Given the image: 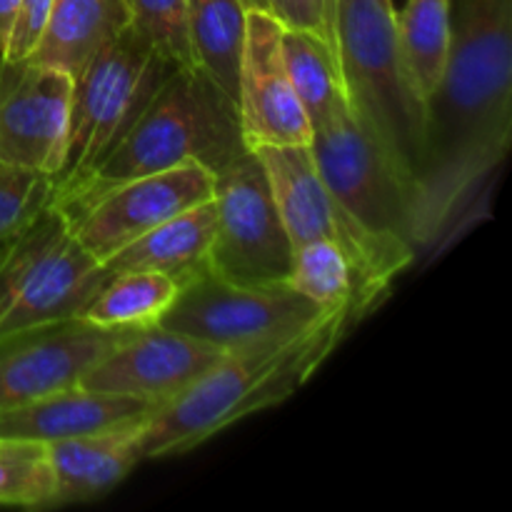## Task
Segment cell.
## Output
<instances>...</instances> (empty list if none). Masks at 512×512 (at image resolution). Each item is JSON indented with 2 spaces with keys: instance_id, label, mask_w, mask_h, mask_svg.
<instances>
[{
  "instance_id": "13",
  "label": "cell",
  "mask_w": 512,
  "mask_h": 512,
  "mask_svg": "<svg viewBox=\"0 0 512 512\" xmlns=\"http://www.w3.org/2000/svg\"><path fill=\"white\" fill-rule=\"evenodd\" d=\"M283 28L265 10H248L238 68L240 130L248 150L310 145L313 128L300 105L280 48Z\"/></svg>"
},
{
  "instance_id": "16",
  "label": "cell",
  "mask_w": 512,
  "mask_h": 512,
  "mask_svg": "<svg viewBox=\"0 0 512 512\" xmlns=\"http://www.w3.org/2000/svg\"><path fill=\"white\" fill-rule=\"evenodd\" d=\"M140 428L143 423L120 425L48 443L55 473L53 508L88 503L118 488L143 463L138 445Z\"/></svg>"
},
{
  "instance_id": "5",
  "label": "cell",
  "mask_w": 512,
  "mask_h": 512,
  "mask_svg": "<svg viewBox=\"0 0 512 512\" xmlns=\"http://www.w3.org/2000/svg\"><path fill=\"white\" fill-rule=\"evenodd\" d=\"M255 153L268 175L293 250L310 240H328L348 255L355 273V310L363 318L413 263L415 248L363 228L325 188L310 145H278Z\"/></svg>"
},
{
  "instance_id": "21",
  "label": "cell",
  "mask_w": 512,
  "mask_h": 512,
  "mask_svg": "<svg viewBox=\"0 0 512 512\" xmlns=\"http://www.w3.org/2000/svg\"><path fill=\"white\" fill-rule=\"evenodd\" d=\"M180 290L183 285L163 273H150V270L115 273L83 305L78 318L100 328H148L163 318Z\"/></svg>"
},
{
  "instance_id": "12",
  "label": "cell",
  "mask_w": 512,
  "mask_h": 512,
  "mask_svg": "<svg viewBox=\"0 0 512 512\" xmlns=\"http://www.w3.org/2000/svg\"><path fill=\"white\" fill-rule=\"evenodd\" d=\"M73 78L35 60L0 58V160L50 175L60 170Z\"/></svg>"
},
{
  "instance_id": "15",
  "label": "cell",
  "mask_w": 512,
  "mask_h": 512,
  "mask_svg": "<svg viewBox=\"0 0 512 512\" xmlns=\"http://www.w3.org/2000/svg\"><path fill=\"white\" fill-rule=\"evenodd\" d=\"M155 410L158 405L145 400L73 385L30 403L0 410V438L38 440L48 445L120 425L145 423Z\"/></svg>"
},
{
  "instance_id": "28",
  "label": "cell",
  "mask_w": 512,
  "mask_h": 512,
  "mask_svg": "<svg viewBox=\"0 0 512 512\" xmlns=\"http://www.w3.org/2000/svg\"><path fill=\"white\" fill-rule=\"evenodd\" d=\"M50 10H53V0H20L8 45H5V58L25 60L35 53L45 33V25H48Z\"/></svg>"
},
{
  "instance_id": "4",
  "label": "cell",
  "mask_w": 512,
  "mask_h": 512,
  "mask_svg": "<svg viewBox=\"0 0 512 512\" xmlns=\"http://www.w3.org/2000/svg\"><path fill=\"white\" fill-rule=\"evenodd\" d=\"M393 0H338L335 43L345 93L395 170L410 188L413 210L415 170L423 140V105L410 90L395 33Z\"/></svg>"
},
{
  "instance_id": "8",
  "label": "cell",
  "mask_w": 512,
  "mask_h": 512,
  "mask_svg": "<svg viewBox=\"0 0 512 512\" xmlns=\"http://www.w3.org/2000/svg\"><path fill=\"white\" fill-rule=\"evenodd\" d=\"M310 153L325 188L363 228L415 248L410 188L348 100L313 125Z\"/></svg>"
},
{
  "instance_id": "6",
  "label": "cell",
  "mask_w": 512,
  "mask_h": 512,
  "mask_svg": "<svg viewBox=\"0 0 512 512\" xmlns=\"http://www.w3.org/2000/svg\"><path fill=\"white\" fill-rule=\"evenodd\" d=\"M175 70L180 68L160 58L128 25L73 75L63 163L53 178V193L88 173L128 133Z\"/></svg>"
},
{
  "instance_id": "24",
  "label": "cell",
  "mask_w": 512,
  "mask_h": 512,
  "mask_svg": "<svg viewBox=\"0 0 512 512\" xmlns=\"http://www.w3.org/2000/svg\"><path fill=\"white\" fill-rule=\"evenodd\" d=\"M55 473L48 445L38 440L0 438V505L50 510Z\"/></svg>"
},
{
  "instance_id": "14",
  "label": "cell",
  "mask_w": 512,
  "mask_h": 512,
  "mask_svg": "<svg viewBox=\"0 0 512 512\" xmlns=\"http://www.w3.org/2000/svg\"><path fill=\"white\" fill-rule=\"evenodd\" d=\"M223 355V350L213 345L155 323L135 330L125 343L108 350L98 363L90 365L78 385L163 408L208 373Z\"/></svg>"
},
{
  "instance_id": "29",
  "label": "cell",
  "mask_w": 512,
  "mask_h": 512,
  "mask_svg": "<svg viewBox=\"0 0 512 512\" xmlns=\"http://www.w3.org/2000/svg\"><path fill=\"white\" fill-rule=\"evenodd\" d=\"M20 0H0V58H5V45H8L10 28H13L15 10Z\"/></svg>"
},
{
  "instance_id": "7",
  "label": "cell",
  "mask_w": 512,
  "mask_h": 512,
  "mask_svg": "<svg viewBox=\"0 0 512 512\" xmlns=\"http://www.w3.org/2000/svg\"><path fill=\"white\" fill-rule=\"evenodd\" d=\"M210 273L238 285H288L293 243L255 150L213 173Z\"/></svg>"
},
{
  "instance_id": "27",
  "label": "cell",
  "mask_w": 512,
  "mask_h": 512,
  "mask_svg": "<svg viewBox=\"0 0 512 512\" xmlns=\"http://www.w3.org/2000/svg\"><path fill=\"white\" fill-rule=\"evenodd\" d=\"M335 5L338 0H265V13L273 15L283 30H308L335 43Z\"/></svg>"
},
{
  "instance_id": "19",
  "label": "cell",
  "mask_w": 512,
  "mask_h": 512,
  "mask_svg": "<svg viewBox=\"0 0 512 512\" xmlns=\"http://www.w3.org/2000/svg\"><path fill=\"white\" fill-rule=\"evenodd\" d=\"M405 78L425 108L445 73L453 40V0H408L395 13Z\"/></svg>"
},
{
  "instance_id": "23",
  "label": "cell",
  "mask_w": 512,
  "mask_h": 512,
  "mask_svg": "<svg viewBox=\"0 0 512 512\" xmlns=\"http://www.w3.org/2000/svg\"><path fill=\"white\" fill-rule=\"evenodd\" d=\"M288 285L318 308L350 305L355 310L353 265L348 255L328 240H310L293 250V270H290Z\"/></svg>"
},
{
  "instance_id": "2",
  "label": "cell",
  "mask_w": 512,
  "mask_h": 512,
  "mask_svg": "<svg viewBox=\"0 0 512 512\" xmlns=\"http://www.w3.org/2000/svg\"><path fill=\"white\" fill-rule=\"evenodd\" d=\"M358 315L330 308L300 333L225 353L185 393L155 410L140 428V458L185 455L230 425L293 398L343 343Z\"/></svg>"
},
{
  "instance_id": "26",
  "label": "cell",
  "mask_w": 512,
  "mask_h": 512,
  "mask_svg": "<svg viewBox=\"0 0 512 512\" xmlns=\"http://www.w3.org/2000/svg\"><path fill=\"white\" fill-rule=\"evenodd\" d=\"M53 203V178L0 160V243L13 238Z\"/></svg>"
},
{
  "instance_id": "20",
  "label": "cell",
  "mask_w": 512,
  "mask_h": 512,
  "mask_svg": "<svg viewBox=\"0 0 512 512\" xmlns=\"http://www.w3.org/2000/svg\"><path fill=\"white\" fill-rule=\"evenodd\" d=\"M245 5L240 0H188V38L195 70L208 75L235 100L245 38Z\"/></svg>"
},
{
  "instance_id": "11",
  "label": "cell",
  "mask_w": 512,
  "mask_h": 512,
  "mask_svg": "<svg viewBox=\"0 0 512 512\" xmlns=\"http://www.w3.org/2000/svg\"><path fill=\"white\" fill-rule=\"evenodd\" d=\"M140 328H100L80 318L0 338V410L80 383L88 368Z\"/></svg>"
},
{
  "instance_id": "9",
  "label": "cell",
  "mask_w": 512,
  "mask_h": 512,
  "mask_svg": "<svg viewBox=\"0 0 512 512\" xmlns=\"http://www.w3.org/2000/svg\"><path fill=\"white\" fill-rule=\"evenodd\" d=\"M325 310L290 285H238L205 273L180 290L158 325L233 353L300 333Z\"/></svg>"
},
{
  "instance_id": "10",
  "label": "cell",
  "mask_w": 512,
  "mask_h": 512,
  "mask_svg": "<svg viewBox=\"0 0 512 512\" xmlns=\"http://www.w3.org/2000/svg\"><path fill=\"white\" fill-rule=\"evenodd\" d=\"M213 198V173L200 163H183L140 175L98 193L53 203L73 238L105 263L165 220Z\"/></svg>"
},
{
  "instance_id": "1",
  "label": "cell",
  "mask_w": 512,
  "mask_h": 512,
  "mask_svg": "<svg viewBox=\"0 0 512 512\" xmlns=\"http://www.w3.org/2000/svg\"><path fill=\"white\" fill-rule=\"evenodd\" d=\"M512 140V0H453L445 73L423 108L413 243L448 230Z\"/></svg>"
},
{
  "instance_id": "22",
  "label": "cell",
  "mask_w": 512,
  "mask_h": 512,
  "mask_svg": "<svg viewBox=\"0 0 512 512\" xmlns=\"http://www.w3.org/2000/svg\"><path fill=\"white\" fill-rule=\"evenodd\" d=\"M285 68H288L300 105L310 120V128L328 118L343 100V70H340L338 45L308 33V30H283L280 38Z\"/></svg>"
},
{
  "instance_id": "17",
  "label": "cell",
  "mask_w": 512,
  "mask_h": 512,
  "mask_svg": "<svg viewBox=\"0 0 512 512\" xmlns=\"http://www.w3.org/2000/svg\"><path fill=\"white\" fill-rule=\"evenodd\" d=\"M215 238V203L213 198L175 218L165 220L150 233L140 235L120 253L108 258L103 270L110 275L128 270H150L178 280L180 285L193 283L210 273V245Z\"/></svg>"
},
{
  "instance_id": "3",
  "label": "cell",
  "mask_w": 512,
  "mask_h": 512,
  "mask_svg": "<svg viewBox=\"0 0 512 512\" xmlns=\"http://www.w3.org/2000/svg\"><path fill=\"white\" fill-rule=\"evenodd\" d=\"M245 150L235 100L200 70H175L128 133L88 173L55 190L53 203L183 163L218 173Z\"/></svg>"
},
{
  "instance_id": "30",
  "label": "cell",
  "mask_w": 512,
  "mask_h": 512,
  "mask_svg": "<svg viewBox=\"0 0 512 512\" xmlns=\"http://www.w3.org/2000/svg\"><path fill=\"white\" fill-rule=\"evenodd\" d=\"M245 10H265V0H240Z\"/></svg>"
},
{
  "instance_id": "25",
  "label": "cell",
  "mask_w": 512,
  "mask_h": 512,
  "mask_svg": "<svg viewBox=\"0 0 512 512\" xmlns=\"http://www.w3.org/2000/svg\"><path fill=\"white\" fill-rule=\"evenodd\" d=\"M130 25L150 48L180 70H193L188 38V0H128Z\"/></svg>"
},
{
  "instance_id": "18",
  "label": "cell",
  "mask_w": 512,
  "mask_h": 512,
  "mask_svg": "<svg viewBox=\"0 0 512 512\" xmlns=\"http://www.w3.org/2000/svg\"><path fill=\"white\" fill-rule=\"evenodd\" d=\"M130 25L128 0H53L48 25L30 60L78 75Z\"/></svg>"
}]
</instances>
